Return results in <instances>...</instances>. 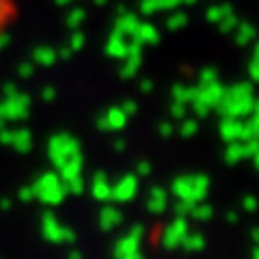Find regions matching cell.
Instances as JSON below:
<instances>
[{"instance_id": "obj_1", "label": "cell", "mask_w": 259, "mask_h": 259, "mask_svg": "<svg viewBox=\"0 0 259 259\" xmlns=\"http://www.w3.org/2000/svg\"><path fill=\"white\" fill-rule=\"evenodd\" d=\"M18 15H20L18 0H0V44L5 41L7 32L18 22Z\"/></svg>"}]
</instances>
